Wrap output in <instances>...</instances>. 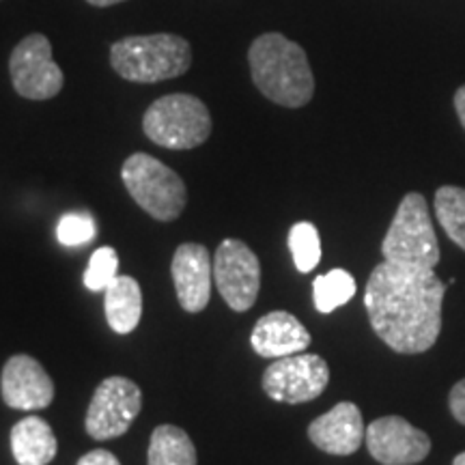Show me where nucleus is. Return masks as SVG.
Wrapping results in <instances>:
<instances>
[{
  "instance_id": "1",
  "label": "nucleus",
  "mask_w": 465,
  "mask_h": 465,
  "mask_svg": "<svg viewBox=\"0 0 465 465\" xmlns=\"http://www.w3.org/2000/svg\"><path fill=\"white\" fill-rule=\"evenodd\" d=\"M446 284L435 270L383 261L371 272L364 306L371 328L397 353H424L440 339Z\"/></svg>"
},
{
  "instance_id": "2",
  "label": "nucleus",
  "mask_w": 465,
  "mask_h": 465,
  "mask_svg": "<svg viewBox=\"0 0 465 465\" xmlns=\"http://www.w3.org/2000/svg\"><path fill=\"white\" fill-rule=\"evenodd\" d=\"M248 63L257 89L278 106L302 108L315 95V78L304 48L281 33L254 39Z\"/></svg>"
},
{
  "instance_id": "3",
  "label": "nucleus",
  "mask_w": 465,
  "mask_h": 465,
  "mask_svg": "<svg viewBox=\"0 0 465 465\" xmlns=\"http://www.w3.org/2000/svg\"><path fill=\"white\" fill-rule=\"evenodd\" d=\"M110 65L121 78L136 84H155L183 75L192 65V48L173 33L134 35L110 48Z\"/></svg>"
},
{
  "instance_id": "4",
  "label": "nucleus",
  "mask_w": 465,
  "mask_h": 465,
  "mask_svg": "<svg viewBox=\"0 0 465 465\" xmlns=\"http://www.w3.org/2000/svg\"><path fill=\"white\" fill-rule=\"evenodd\" d=\"M383 261L407 267L435 270L440 263V243L431 213L422 194L410 192L399 203L391 229L381 242Z\"/></svg>"
},
{
  "instance_id": "5",
  "label": "nucleus",
  "mask_w": 465,
  "mask_h": 465,
  "mask_svg": "<svg viewBox=\"0 0 465 465\" xmlns=\"http://www.w3.org/2000/svg\"><path fill=\"white\" fill-rule=\"evenodd\" d=\"M143 130L151 143L173 151L201 147L212 134V114L199 97L173 93L147 108Z\"/></svg>"
},
{
  "instance_id": "6",
  "label": "nucleus",
  "mask_w": 465,
  "mask_h": 465,
  "mask_svg": "<svg viewBox=\"0 0 465 465\" xmlns=\"http://www.w3.org/2000/svg\"><path fill=\"white\" fill-rule=\"evenodd\" d=\"M125 190L151 218L173 223L182 216L188 192L183 179L149 153H134L121 168Z\"/></svg>"
},
{
  "instance_id": "7",
  "label": "nucleus",
  "mask_w": 465,
  "mask_h": 465,
  "mask_svg": "<svg viewBox=\"0 0 465 465\" xmlns=\"http://www.w3.org/2000/svg\"><path fill=\"white\" fill-rule=\"evenodd\" d=\"M11 83L17 95L33 102L56 97L65 84L63 69L52 58V44L45 35H26L9 58Z\"/></svg>"
},
{
  "instance_id": "8",
  "label": "nucleus",
  "mask_w": 465,
  "mask_h": 465,
  "mask_svg": "<svg viewBox=\"0 0 465 465\" xmlns=\"http://www.w3.org/2000/svg\"><path fill=\"white\" fill-rule=\"evenodd\" d=\"M330 381V366L317 353L278 358L265 369L263 391L276 403H308L322 397Z\"/></svg>"
},
{
  "instance_id": "9",
  "label": "nucleus",
  "mask_w": 465,
  "mask_h": 465,
  "mask_svg": "<svg viewBox=\"0 0 465 465\" xmlns=\"http://www.w3.org/2000/svg\"><path fill=\"white\" fill-rule=\"evenodd\" d=\"M141 388L127 377H108L93 394L89 410H86L84 429L93 440L121 438L141 414Z\"/></svg>"
},
{
  "instance_id": "10",
  "label": "nucleus",
  "mask_w": 465,
  "mask_h": 465,
  "mask_svg": "<svg viewBox=\"0 0 465 465\" xmlns=\"http://www.w3.org/2000/svg\"><path fill=\"white\" fill-rule=\"evenodd\" d=\"M213 282L231 311L246 312L261 289V263L242 240H224L213 257Z\"/></svg>"
},
{
  "instance_id": "11",
  "label": "nucleus",
  "mask_w": 465,
  "mask_h": 465,
  "mask_svg": "<svg viewBox=\"0 0 465 465\" xmlns=\"http://www.w3.org/2000/svg\"><path fill=\"white\" fill-rule=\"evenodd\" d=\"M366 449L381 465H414L431 452V440L422 429L401 416L377 418L366 427Z\"/></svg>"
},
{
  "instance_id": "12",
  "label": "nucleus",
  "mask_w": 465,
  "mask_h": 465,
  "mask_svg": "<svg viewBox=\"0 0 465 465\" xmlns=\"http://www.w3.org/2000/svg\"><path fill=\"white\" fill-rule=\"evenodd\" d=\"M0 392L11 410L37 411L50 407L54 399V381L37 360L26 353H17L5 364Z\"/></svg>"
},
{
  "instance_id": "13",
  "label": "nucleus",
  "mask_w": 465,
  "mask_h": 465,
  "mask_svg": "<svg viewBox=\"0 0 465 465\" xmlns=\"http://www.w3.org/2000/svg\"><path fill=\"white\" fill-rule=\"evenodd\" d=\"M171 274L183 311H205L213 284V261L209 257V250L201 243H182L174 250Z\"/></svg>"
},
{
  "instance_id": "14",
  "label": "nucleus",
  "mask_w": 465,
  "mask_h": 465,
  "mask_svg": "<svg viewBox=\"0 0 465 465\" xmlns=\"http://www.w3.org/2000/svg\"><path fill=\"white\" fill-rule=\"evenodd\" d=\"M364 435L366 429L362 411L356 403H349V401L334 405L323 416L315 418L308 427V438L312 444L319 450L336 457L353 455L362 446Z\"/></svg>"
},
{
  "instance_id": "15",
  "label": "nucleus",
  "mask_w": 465,
  "mask_h": 465,
  "mask_svg": "<svg viewBox=\"0 0 465 465\" xmlns=\"http://www.w3.org/2000/svg\"><path fill=\"white\" fill-rule=\"evenodd\" d=\"M250 345L261 358L278 360L302 353L311 345V332L298 317L287 311L267 312L254 323Z\"/></svg>"
},
{
  "instance_id": "16",
  "label": "nucleus",
  "mask_w": 465,
  "mask_h": 465,
  "mask_svg": "<svg viewBox=\"0 0 465 465\" xmlns=\"http://www.w3.org/2000/svg\"><path fill=\"white\" fill-rule=\"evenodd\" d=\"M56 450V435L44 418L26 416L11 429V452L17 465H48Z\"/></svg>"
},
{
  "instance_id": "17",
  "label": "nucleus",
  "mask_w": 465,
  "mask_h": 465,
  "mask_svg": "<svg viewBox=\"0 0 465 465\" xmlns=\"http://www.w3.org/2000/svg\"><path fill=\"white\" fill-rule=\"evenodd\" d=\"M104 311L116 334H130L143 317V291L132 276H116L106 287Z\"/></svg>"
},
{
  "instance_id": "18",
  "label": "nucleus",
  "mask_w": 465,
  "mask_h": 465,
  "mask_svg": "<svg viewBox=\"0 0 465 465\" xmlns=\"http://www.w3.org/2000/svg\"><path fill=\"white\" fill-rule=\"evenodd\" d=\"M147 465H196V449L190 435L174 424H160L151 433Z\"/></svg>"
},
{
  "instance_id": "19",
  "label": "nucleus",
  "mask_w": 465,
  "mask_h": 465,
  "mask_svg": "<svg viewBox=\"0 0 465 465\" xmlns=\"http://www.w3.org/2000/svg\"><path fill=\"white\" fill-rule=\"evenodd\" d=\"M433 207L441 229L465 252V188L441 185L435 192Z\"/></svg>"
},
{
  "instance_id": "20",
  "label": "nucleus",
  "mask_w": 465,
  "mask_h": 465,
  "mask_svg": "<svg viewBox=\"0 0 465 465\" xmlns=\"http://www.w3.org/2000/svg\"><path fill=\"white\" fill-rule=\"evenodd\" d=\"M356 295V281L347 270H330L328 274L317 276L312 282V300L315 308L323 315L345 306Z\"/></svg>"
},
{
  "instance_id": "21",
  "label": "nucleus",
  "mask_w": 465,
  "mask_h": 465,
  "mask_svg": "<svg viewBox=\"0 0 465 465\" xmlns=\"http://www.w3.org/2000/svg\"><path fill=\"white\" fill-rule=\"evenodd\" d=\"M289 250L298 272L308 274L315 270L322 261V240H319L317 226L312 223H298L291 226Z\"/></svg>"
},
{
  "instance_id": "22",
  "label": "nucleus",
  "mask_w": 465,
  "mask_h": 465,
  "mask_svg": "<svg viewBox=\"0 0 465 465\" xmlns=\"http://www.w3.org/2000/svg\"><path fill=\"white\" fill-rule=\"evenodd\" d=\"M119 276V254L114 248L104 246L91 254L84 272V287L89 291H106V287Z\"/></svg>"
},
{
  "instance_id": "23",
  "label": "nucleus",
  "mask_w": 465,
  "mask_h": 465,
  "mask_svg": "<svg viewBox=\"0 0 465 465\" xmlns=\"http://www.w3.org/2000/svg\"><path fill=\"white\" fill-rule=\"evenodd\" d=\"M97 226L91 213L74 212L61 218L56 229V237L63 246H83L95 237Z\"/></svg>"
},
{
  "instance_id": "24",
  "label": "nucleus",
  "mask_w": 465,
  "mask_h": 465,
  "mask_svg": "<svg viewBox=\"0 0 465 465\" xmlns=\"http://www.w3.org/2000/svg\"><path fill=\"white\" fill-rule=\"evenodd\" d=\"M449 407L450 414L455 416V420L465 424V380L457 381L455 386H452V391L449 394Z\"/></svg>"
},
{
  "instance_id": "25",
  "label": "nucleus",
  "mask_w": 465,
  "mask_h": 465,
  "mask_svg": "<svg viewBox=\"0 0 465 465\" xmlns=\"http://www.w3.org/2000/svg\"><path fill=\"white\" fill-rule=\"evenodd\" d=\"M75 465H121V461L110 450L97 449V450L86 452L84 457H80V461Z\"/></svg>"
},
{
  "instance_id": "26",
  "label": "nucleus",
  "mask_w": 465,
  "mask_h": 465,
  "mask_svg": "<svg viewBox=\"0 0 465 465\" xmlns=\"http://www.w3.org/2000/svg\"><path fill=\"white\" fill-rule=\"evenodd\" d=\"M455 110H457L459 121H461V125L465 130V84L459 86L457 93H455Z\"/></svg>"
},
{
  "instance_id": "27",
  "label": "nucleus",
  "mask_w": 465,
  "mask_h": 465,
  "mask_svg": "<svg viewBox=\"0 0 465 465\" xmlns=\"http://www.w3.org/2000/svg\"><path fill=\"white\" fill-rule=\"evenodd\" d=\"M86 3L93 5V7H113V5L125 3V0H86Z\"/></svg>"
},
{
  "instance_id": "28",
  "label": "nucleus",
  "mask_w": 465,
  "mask_h": 465,
  "mask_svg": "<svg viewBox=\"0 0 465 465\" xmlns=\"http://www.w3.org/2000/svg\"><path fill=\"white\" fill-rule=\"evenodd\" d=\"M452 465H465V452H459V455L455 457V461H452Z\"/></svg>"
}]
</instances>
